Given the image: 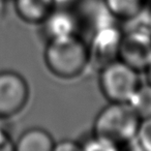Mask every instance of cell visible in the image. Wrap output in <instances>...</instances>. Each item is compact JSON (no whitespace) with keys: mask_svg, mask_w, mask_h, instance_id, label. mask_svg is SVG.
Here are the masks:
<instances>
[{"mask_svg":"<svg viewBox=\"0 0 151 151\" xmlns=\"http://www.w3.org/2000/svg\"><path fill=\"white\" fill-rule=\"evenodd\" d=\"M147 70V79H148V83L151 84V64L148 66V68L146 69Z\"/></svg>","mask_w":151,"mask_h":151,"instance_id":"cell-18","label":"cell"},{"mask_svg":"<svg viewBox=\"0 0 151 151\" xmlns=\"http://www.w3.org/2000/svg\"><path fill=\"white\" fill-rule=\"evenodd\" d=\"M140 119L151 117V84H140L128 101Z\"/></svg>","mask_w":151,"mask_h":151,"instance_id":"cell-12","label":"cell"},{"mask_svg":"<svg viewBox=\"0 0 151 151\" xmlns=\"http://www.w3.org/2000/svg\"><path fill=\"white\" fill-rule=\"evenodd\" d=\"M2 120L4 119H0V151L14 150L15 142L12 139L9 127L2 123Z\"/></svg>","mask_w":151,"mask_h":151,"instance_id":"cell-15","label":"cell"},{"mask_svg":"<svg viewBox=\"0 0 151 151\" xmlns=\"http://www.w3.org/2000/svg\"><path fill=\"white\" fill-rule=\"evenodd\" d=\"M81 149L87 151H113L118 149L113 143L109 142L106 139L96 136L95 134L86 137L82 142H80Z\"/></svg>","mask_w":151,"mask_h":151,"instance_id":"cell-13","label":"cell"},{"mask_svg":"<svg viewBox=\"0 0 151 151\" xmlns=\"http://www.w3.org/2000/svg\"><path fill=\"white\" fill-rule=\"evenodd\" d=\"M15 9L24 22L40 24L55 9V0H14Z\"/></svg>","mask_w":151,"mask_h":151,"instance_id":"cell-10","label":"cell"},{"mask_svg":"<svg viewBox=\"0 0 151 151\" xmlns=\"http://www.w3.org/2000/svg\"><path fill=\"white\" fill-rule=\"evenodd\" d=\"M118 58L137 71L151 64V29L132 28L122 34Z\"/></svg>","mask_w":151,"mask_h":151,"instance_id":"cell-5","label":"cell"},{"mask_svg":"<svg viewBox=\"0 0 151 151\" xmlns=\"http://www.w3.org/2000/svg\"><path fill=\"white\" fill-rule=\"evenodd\" d=\"M55 141L52 134L40 127H31L22 132L14 144L17 151H53Z\"/></svg>","mask_w":151,"mask_h":151,"instance_id":"cell-9","label":"cell"},{"mask_svg":"<svg viewBox=\"0 0 151 151\" xmlns=\"http://www.w3.org/2000/svg\"><path fill=\"white\" fill-rule=\"evenodd\" d=\"M44 58L49 70L58 78L73 79L88 67L87 42L81 34L63 36L47 42Z\"/></svg>","mask_w":151,"mask_h":151,"instance_id":"cell-1","label":"cell"},{"mask_svg":"<svg viewBox=\"0 0 151 151\" xmlns=\"http://www.w3.org/2000/svg\"><path fill=\"white\" fill-rule=\"evenodd\" d=\"M122 34L123 32L116 26V23L101 28L91 34L87 42L88 66L99 70L105 65L118 59Z\"/></svg>","mask_w":151,"mask_h":151,"instance_id":"cell-6","label":"cell"},{"mask_svg":"<svg viewBox=\"0 0 151 151\" xmlns=\"http://www.w3.org/2000/svg\"><path fill=\"white\" fill-rule=\"evenodd\" d=\"M80 22L81 31L89 35L106 26L116 23L105 3V0H78L73 5Z\"/></svg>","mask_w":151,"mask_h":151,"instance_id":"cell-8","label":"cell"},{"mask_svg":"<svg viewBox=\"0 0 151 151\" xmlns=\"http://www.w3.org/2000/svg\"><path fill=\"white\" fill-rule=\"evenodd\" d=\"M78 0H55L57 5H68V6H71L73 5Z\"/></svg>","mask_w":151,"mask_h":151,"instance_id":"cell-17","label":"cell"},{"mask_svg":"<svg viewBox=\"0 0 151 151\" xmlns=\"http://www.w3.org/2000/svg\"><path fill=\"white\" fill-rule=\"evenodd\" d=\"M78 150H82L81 149L80 142H77V141H73V140H68V139L61 140L59 142H55L54 148H53V151H78Z\"/></svg>","mask_w":151,"mask_h":151,"instance_id":"cell-16","label":"cell"},{"mask_svg":"<svg viewBox=\"0 0 151 151\" xmlns=\"http://www.w3.org/2000/svg\"><path fill=\"white\" fill-rule=\"evenodd\" d=\"M99 71V88L109 101L126 103L140 85L138 71L119 58Z\"/></svg>","mask_w":151,"mask_h":151,"instance_id":"cell-3","label":"cell"},{"mask_svg":"<svg viewBox=\"0 0 151 151\" xmlns=\"http://www.w3.org/2000/svg\"><path fill=\"white\" fill-rule=\"evenodd\" d=\"M40 25L42 35L47 42L81 32L80 22L73 5H56Z\"/></svg>","mask_w":151,"mask_h":151,"instance_id":"cell-7","label":"cell"},{"mask_svg":"<svg viewBox=\"0 0 151 151\" xmlns=\"http://www.w3.org/2000/svg\"><path fill=\"white\" fill-rule=\"evenodd\" d=\"M134 139L140 145L141 149L151 151V117L141 119Z\"/></svg>","mask_w":151,"mask_h":151,"instance_id":"cell-14","label":"cell"},{"mask_svg":"<svg viewBox=\"0 0 151 151\" xmlns=\"http://www.w3.org/2000/svg\"><path fill=\"white\" fill-rule=\"evenodd\" d=\"M105 3L116 20H132L141 15L145 0H105Z\"/></svg>","mask_w":151,"mask_h":151,"instance_id":"cell-11","label":"cell"},{"mask_svg":"<svg viewBox=\"0 0 151 151\" xmlns=\"http://www.w3.org/2000/svg\"><path fill=\"white\" fill-rule=\"evenodd\" d=\"M29 99L26 79L14 70L0 71V119H7L22 111Z\"/></svg>","mask_w":151,"mask_h":151,"instance_id":"cell-4","label":"cell"},{"mask_svg":"<svg viewBox=\"0 0 151 151\" xmlns=\"http://www.w3.org/2000/svg\"><path fill=\"white\" fill-rule=\"evenodd\" d=\"M140 121L128 101H110L95 117L92 132L119 147L136 138Z\"/></svg>","mask_w":151,"mask_h":151,"instance_id":"cell-2","label":"cell"},{"mask_svg":"<svg viewBox=\"0 0 151 151\" xmlns=\"http://www.w3.org/2000/svg\"><path fill=\"white\" fill-rule=\"evenodd\" d=\"M149 25H150V29H151V12H150V15H149Z\"/></svg>","mask_w":151,"mask_h":151,"instance_id":"cell-19","label":"cell"}]
</instances>
